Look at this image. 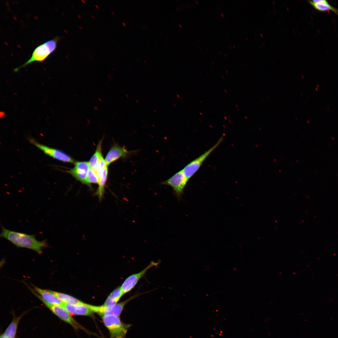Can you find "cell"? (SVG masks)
Returning <instances> with one entry per match:
<instances>
[{
	"instance_id": "obj_3",
	"label": "cell",
	"mask_w": 338,
	"mask_h": 338,
	"mask_svg": "<svg viewBox=\"0 0 338 338\" xmlns=\"http://www.w3.org/2000/svg\"><path fill=\"white\" fill-rule=\"evenodd\" d=\"M101 317L104 324L109 331L110 338H125L128 329L132 325L123 323L119 316L108 315Z\"/></svg>"
},
{
	"instance_id": "obj_11",
	"label": "cell",
	"mask_w": 338,
	"mask_h": 338,
	"mask_svg": "<svg viewBox=\"0 0 338 338\" xmlns=\"http://www.w3.org/2000/svg\"><path fill=\"white\" fill-rule=\"evenodd\" d=\"M131 153L125 147L118 145L113 146L107 154L105 159L106 165L108 166L112 162L121 158H124Z\"/></svg>"
},
{
	"instance_id": "obj_19",
	"label": "cell",
	"mask_w": 338,
	"mask_h": 338,
	"mask_svg": "<svg viewBox=\"0 0 338 338\" xmlns=\"http://www.w3.org/2000/svg\"><path fill=\"white\" fill-rule=\"evenodd\" d=\"M102 142L101 140L99 143L95 153L88 161L90 168H94L99 161L103 157L101 152Z\"/></svg>"
},
{
	"instance_id": "obj_22",
	"label": "cell",
	"mask_w": 338,
	"mask_h": 338,
	"mask_svg": "<svg viewBox=\"0 0 338 338\" xmlns=\"http://www.w3.org/2000/svg\"><path fill=\"white\" fill-rule=\"evenodd\" d=\"M312 1L315 3H324L328 2L326 0H313Z\"/></svg>"
},
{
	"instance_id": "obj_1",
	"label": "cell",
	"mask_w": 338,
	"mask_h": 338,
	"mask_svg": "<svg viewBox=\"0 0 338 338\" xmlns=\"http://www.w3.org/2000/svg\"><path fill=\"white\" fill-rule=\"evenodd\" d=\"M0 236L17 247L30 249L39 254L42 253L43 248L48 246L46 241H39L34 235L12 231L3 226Z\"/></svg>"
},
{
	"instance_id": "obj_7",
	"label": "cell",
	"mask_w": 338,
	"mask_h": 338,
	"mask_svg": "<svg viewBox=\"0 0 338 338\" xmlns=\"http://www.w3.org/2000/svg\"><path fill=\"white\" fill-rule=\"evenodd\" d=\"M222 140L223 138H221L211 148L190 162L182 170L184 174L188 181L197 172L205 160L218 147Z\"/></svg>"
},
{
	"instance_id": "obj_4",
	"label": "cell",
	"mask_w": 338,
	"mask_h": 338,
	"mask_svg": "<svg viewBox=\"0 0 338 338\" xmlns=\"http://www.w3.org/2000/svg\"><path fill=\"white\" fill-rule=\"evenodd\" d=\"M34 294L42 302L44 305L55 315L59 318L71 325L75 330H82L88 334H90V332L80 325L74 319L64 308L62 307L52 305L48 303L43 300L39 295L33 292Z\"/></svg>"
},
{
	"instance_id": "obj_16",
	"label": "cell",
	"mask_w": 338,
	"mask_h": 338,
	"mask_svg": "<svg viewBox=\"0 0 338 338\" xmlns=\"http://www.w3.org/2000/svg\"><path fill=\"white\" fill-rule=\"evenodd\" d=\"M63 302L72 305H83L85 303L68 294L49 290Z\"/></svg>"
},
{
	"instance_id": "obj_13",
	"label": "cell",
	"mask_w": 338,
	"mask_h": 338,
	"mask_svg": "<svg viewBox=\"0 0 338 338\" xmlns=\"http://www.w3.org/2000/svg\"><path fill=\"white\" fill-rule=\"evenodd\" d=\"M33 286L34 291L45 302L52 305L62 306L64 303L51 293L49 290L41 289L34 286Z\"/></svg>"
},
{
	"instance_id": "obj_12",
	"label": "cell",
	"mask_w": 338,
	"mask_h": 338,
	"mask_svg": "<svg viewBox=\"0 0 338 338\" xmlns=\"http://www.w3.org/2000/svg\"><path fill=\"white\" fill-rule=\"evenodd\" d=\"M62 307L70 314L77 315L91 316L94 312L86 303L83 305H72L64 303Z\"/></svg>"
},
{
	"instance_id": "obj_15",
	"label": "cell",
	"mask_w": 338,
	"mask_h": 338,
	"mask_svg": "<svg viewBox=\"0 0 338 338\" xmlns=\"http://www.w3.org/2000/svg\"><path fill=\"white\" fill-rule=\"evenodd\" d=\"M124 294L120 287L117 288L110 294L103 305L107 308L114 306Z\"/></svg>"
},
{
	"instance_id": "obj_8",
	"label": "cell",
	"mask_w": 338,
	"mask_h": 338,
	"mask_svg": "<svg viewBox=\"0 0 338 338\" xmlns=\"http://www.w3.org/2000/svg\"><path fill=\"white\" fill-rule=\"evenodd\" d=\"M188 181L182 170L168 179L163 181L161 184L171 187L175 195L177 198H179L183 193L184 189Z\"/></svg>"
},
{
	"instance_id": "obj_26",
	"label": "cell",
	"mask_w": 338,
	"mask_h": 338,
	"mask_svg": "<svg viewBox=\"0 0 338 338\" xmlns=\"http://www.w3.org/2000/svg\"><path fill=\"white\" fill-rule=\"evenodd\" d=\"M95 6L97 7L98 8H99L98 6H97L96 5H95Z\"/></svg>"
},
{
	"instance_id": "obj_27",
	"label": "cell",
	"mask_w": 338,
	"mask_h": 338,
	"mask_svg": "<svg viewBox=\"0 0 338 338\" xmlns=\"http://www.w3.org/2000/svg\"><path fill=\"white\" fill-rule=\"evenodd\" d=\"M82 1H83V2H84V3H85V2H84V1H83V0H82Z\"/></svg>"
},
{
	"instance_id": "obj_24",
	"label": "cell",
	"mask_w": 338,
	"mask_h": 338,
	"mask_svg": "<svg viewBox=\"0 0 338 338\" xmlns=\"http://www.w3.org/2000/svg\"><path fill=\"white\" fill-rule=\"evenodd\" d=\"M94 109L96 110H98V108L96 106L95 107Z\"/></svg>"
},
{
	"instance_id": "obj_17",
	"label": "cell",
	"mask_w": 338,
	"mask_h": 338,
	"mask_svg": "<svg viewBox=\"0 0 338 338\" xmlns=\"http://www.w3.org/2000/svg\"><path fill=\"white\" fill-rule=\"evenodd\" d=\"M22 315L14 316L3 333L6 338H15L18 325Z\"/></svg>"
},
{
	"instance_id": "obj_2",
	"label": "cell",
	"mask_w": 338,
	"mask_h": 338,
	"mask_svg": "<svg viewBox=\"0 0 338 338\" xmlns=\"http://www.w3.org/2000/svg\"><path fill=\"white\" fill-rule=\"evenodd\" d=\"M58 38L48 40L37 47L34 50L31 58L22 65L14 69L18 71L22 68L34 62H41L44 60L56 49Z\"/></svg>"
},
{
	"instance_id": "obj_23",
	"label": "cell",
	"mask_w": 338,
	"mask_h": 338,
	"mask_svg": "<svg viewBox=\"0 0 338 338\" xmlns=\"http://www.w3.org/2000/svg\"><path fill=\"white\" fill-rule=\"evenodd\" d=\"M0 338H6V337L4 335V334H3L1 335Z\"/></svg>"
},
{
	"instance_id": "obj_21",
	"label": "cell",
	"mask_w": 338,
	"mask_h": 338,
	"mask_svg": "<svg viewBox=\"0 0 338 338\" xmlns=\"http://www.w3.org/2000/svg\"><path fill=\"white\" fill-rule=\"evenodd\" d=\"M107 165L105 159H104L103 157L99 161L95 166L92 168L96 174L99 179L102 170Z\"/></svg>"
},
{
	"instance_id": "obj_14",
	"label": "cell",
	"mask_w": 338,
	"mask_h": 338,
	"mask_svg": "<svg viewBox=\"0 0 338 338\" xmlns=\"http://www.w3.org/2000/svg\"><path fill=\"white\" fill-rule=\"evenodd\" d=\"M108 174V166H106L102 170L98 183V187L95 195L100 200L102 198L105 191V187Z\"/></svg>"
},
{
	"instance_id": "obj_10",
	"label": "cell",
	"mask_w": 338,
	"mask_h": 338,
	"mask_svg": "<svg viewBox=\"0 0 338 338\" xmlns=\"http://www.w3.org/2000/svg\"><path fill=\"white\" fill-rule=\"evenodd\" d=\"M90 168L88 162L77 161L68 172L77 180L87 185V176Z\"/></svg>"
},
{
	"instance_id": "obj_6",
	"label": "cell",
	"mask_w": 338,
	"mask_h": 338,
	"mask_svg": "<svg viewBox=\"0 0 338 338\" xmlns=\"http://www.w3.org/2000/svg\"><path fill=\"white\" fill-rule=\"evenodd\" d=\"M29 140L45 154L56 160L65 162L74 163L76 162L70 156L61 150L40 143L33 138H30Z\"/></svg>"
},
{
	"instance_id": "obj_18",
	"label": "cell",
	"mask_w": 338,
	"mask_h": 338,
	"mask_svg": "<svg viewBox=\"0 0 338 338\" xmlns=\"http://www.w3.org/2000/svg\"><path fill=\"white\" fill-rule=\"evenodd\" d=\"M315 9L320 11L331 10L338 15V9L330 4L328 2L324 3H315L312 1H308Z\"/></svg>"
},
{
	"instance_id": "obj_20",
	"label": "cell",
	"mask_w": 338,
	"mask_h": 338,
	"mask_svg": "<svg viewBox=\"0 0 338 338\" xmlns=\"http://www.w3.org/2000/svg\"><path fill=\"white\" fill-rule=\"evenodd\" d=\"M87 185L90 188H91V183H98L99 179L92 169L90 168L87 176Z\"/></svg>"
},
{
	"instance_id": "obj_25",
	"label": "cell",
	"mask_w": 338,
	"mask_h": 338,
	"mask_svg": "<svg viewBox=\"0 0 338 338\" xmlns=\"http://www.w3.org/2000/svg\"><path fill=\"white\" fill-rule=\"evenodd\" d=\"M98 99H99V100L100 101H101L102 100H101V99H100V98H99Z\"/></svg>"
},
{
	"instance_id": "obj_9",
	"label": "cell",
	"mask_w": 338,
	"mask_h": 338,
	"mask_svg": "<svg viewBox=\"0 0 338 338\" xmlns=\"http://www.w3.org/2000/svg\"><path fill=\"white\" fill-rule=\"evenodd\" d=\"M159 264V262L151 261L148 266L142 270L138 273L133 274L127 278L120 287L124 294L129 292L133 289L140 280L145 276L149 269L154 266H157Z\"/></svg>"
},
{
	"instance_id": "obj_5",
	"label": "cell",
	"mask_w": 338,
	"mask_h": 338,
	"mask_svg": "<svg viewBox=\"0 0 338 338\" xmlns=\"http://www.w3.org/2000/svg\"><path fill=\"white\" fill-rule=\"evenodd\" d=\"M145 293L146 292L136 293L126 300L117 303L115 306L110 308L106 307L103 305L96 306L88 304L87 306L94 312L97 313L101 316L108 315H113L119 316L121 314L124 307L127 303L133 299Z\"/></svg>"
}]
</instances>
